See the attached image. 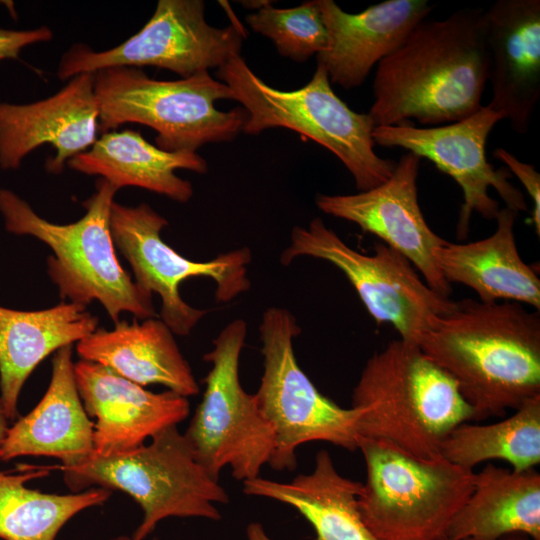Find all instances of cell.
<instances>
[{
    "label": "cell",
    "mask_w": 540,
    "mask_h": 540,
    "mask_svg": "<svg viewBox=\"0 0 540 540\" xmlns=\"http://www.w3.org/2000/svg\"><path fill=\"white\" fill-rule=\"evenodd\" d=\"M488 71L483 9L424 19L377 64L368 114L375 127L462 120L482 107Z\"/></svg>",
    "instance_id": "obj_1"
},
{
    "label": "cell",
    "mask_w": 540,
    "mask_h": 540,
    "mask_svg": "<svg viewBox=\"0 0 540 540\" xmlns=\"http://www.w3.org/2000/svg\"><path fill=\"white\" fill-rule=\"evenodd\" d=\"M418 345L454 380L476 420L540 395V315L521 303L457 301Z\"/></svg>",
    "instance_id": "obj_2"
},
{
    "label": "cell",
    "mask_w": 540,
    "mask_h": 540,
    "mask_svg": "<svg viewBox=\"0 0 540 540\" xmlns=\"http://www.w3.org/2000/svg\"><path fill=\"white\" fill-rule=\"evenodd\" d=\"M351 407L363 410L359 437L422 459L440 457L445 437L459 424L476 420L454 380L419 345L402 339L367 360Z\"/></svg>",
    "instance_id": "obj_3"
},
{
    "label": "cell",
    "mask_w": 540,
    "mask_h": 540,
    "mask_svg": "<svg viewBox=\"0 0 540 540\" xmlns=\"http://www.w3.org/2000/svg\"><path fill=\"white\" fill-rule=\"evenodd\" d=\"M117 191L100 179L95 193L83 203L85 215L59 225L40 217L13 191L0 188V213L8 232L33 236L52 250L47 271L63 302L87 306L98 301L115 323L122 312L154 318L152 294L132 280L116 257L110 214Z\"/></svg>",
    "instance_id": "obj_4"
},
{
    "label": "cell",
    "mask_w": 540,
    "mask_h": 540,
    "mask_svg": "<svg viewBox=\"0 0 540 540\" xmlns=\"http://www.w3.org/2000/svg\"><path fill=\"white\" fill-rule=\"evenodd\" d=\"M216 75L247 113L242 132L257 135L275 127L293 130L331 151L360 191L372 189L392 175L396 162L374 151L373 120L368 113L353 111L337 96L322 66H316L305 86L291 91L266 84L241 55L218 68Z\"/></svg>",
    "instance_id": "obj_5"
},
{
    "label": "cell",
    "mask_w": 540,
    "mask_h": 540,
    "mask_svg": "<svg viewBox=\"0 0 540 540\" xmlns=\"http://www.w3.org/2000/svg\"><path fill=\"white\" fill-rule=\"evenodd\" d=\"M99 132L126 123L156 131L157 147L196 152L208 143L230 142L242 132V107L219 110L215 103L233 100L230 88L209 72L178 80H156L141 68L110 67L94 72Z\"/></svg>",
    "instance_id": "obj_6"
},
{
    "label": "cell",
    "mask_w": 540,
    "mask_h": 540,
    "mask_svg": "<svg viewBox=\"0 0 540 540\" xmlns=\"http://www.w3.org/2000/svg\"><path fill=\"white\" fill-rule=\"evenodd\" d=\"M366 479L358 507L379 540H446L474 489L475 472L442 456L422 459L386 442L359 437Z\"/></svg>",
    "instance_id": "obj_7"
},
{
    "label": "cell",
    "mask_w": 540,
    "mask_h": 540,
    "mask_svg": "<svg viewBox=\"0 0 540 540\" xmlns=\"http://www.w3.org/2000/svg\"><path fill=\"white\" fill-rule=\"evenodd\" d=\"M53 468L63 471L73 492L99 486L132 497L143 511L132 540H144L169 517L220 520L215 503L229 502L225 489L195 459L177 425L154 435L148 445L126 453L92 455L74 466Z\"/></svg>",
    "instance_id": "obj_8"
},
{
    "label": "cell",
    "mask_w": 540,
    "mask_h": 540,
    "mask_svg": "<svg viewBox=\"0 0 540 540\" xmlns=\"http://www.w3.org/2000/svg\"><path fill=\"white\" fill-rule=\"evenodd\" d=\"M294 315L270 307L259 326L264 371L254 394L273 429L275 447L268 465L277 471L296 467V449L312 441L358 449L359 408H343L324 396L298 365L293 340L300 333Z\"/></svg>",
    "instance_id": "obj_9"
},
{
    "label": "cell",
    "mask_w": 540,
    "mask_h": 540,
    "mask_svg": "<svg viewBox=\"0 0 540 540\" xmlns=\"http://www.w3.org/2000/svg\"><path fill=\"white\" fill-rule=\"evenodd\" d=\"M246 335V322L235 319L213 340L212 350L204 355L212 367L203 398L183 434L195 459L217 481L226 466L236 480L258 477L275 447L272 427L258 410L254 394L246 393L240 382Z\"/></svg>",
    "instance_id": "obj_10"
},
{
    "label": "cell",
    "mask_w": 540,
    "mask_h": 540,
    "mask_svg": "<svg viewBox=\"0 0 540 540\" xmlns=\"http://www.w3.org/2000/svg\"><path fill=\"white\" fill-rule=\"evenodd\" d=\"M300 256L325 260L341 270L375 321L393 325L406 342L418 345L437 319L456 305L431 289L396 250L378 243L373 254L358 252L321 218L292 229L280 262L289 265Z\"/></svg>",
    "instance_id": "obj_11"
},
{
    "label": "cell",
    "mask_w": 540,
    "mask_h": 540,
    "mask_svg": "<svg viewBox=\"0 0 540 540\" xmlns=\"http://www.w3.org/2000/svg\"><path fill=\"white\" fill-rule=\"evenodd\" d=\"M167 225L168 221L146 203L135 207L112 203L110 228L114 246L130 264L136 284L160 296L161 320L173 334L185 336L207 311L194 308L181 298V282L194 277L210 278L216 285V301L229 302L251 286L247 270L251 252L243 247L209 261H193L162 240L160 233Z\"/></svg>",
    "instance_id": "obj_12"
},
{
    "label": "cell",
    "mask_w": 540,
    "mask_h": 540,
    "mask_svg": "<svg viewBox=\"0 0 540 540\" xmlns=\"http://www.w3.org/2000/svg\"><path fill=\"white\" fill-rule=\"evenodd\" d=\"M245 36L239 22L223 28L209 25L202 0H159L141 30L119 45L95 51L74 44L62 55L57 75L69 80L110 67L153 66L188 78L241 55Z\"/></svg>",
    "instance_id": "obj_13"
},
{
    "label": "cell",
    "mask_w": 540,
    "mask_h": 540,
    "mask_svg": "<svg viewBox=\"0 0 540 540\" xmlns=\"http://www.w3.org/2000/svg\"><path fill=\"white\" fill-rule=\"evenodd\" d=\"M501 120L503 116L486 105L467 118L439 126H377L372 138L377 145L403 148L430 160L457 182L464 199L457 224V235L462 239L474 212L488 220L496 218L500 207L489 195L490 188L497 191L505 207L516 212L528 209L523 193L509 182L510 171L495 169L486 158L488 136Z\"/></svg>",
    "instance_id": "obj_14"
},
{
    "label": "cell",
    "mask_w": 540,
    "mask_h": 540,
    "mask_svg": "<svg viewBox=\"0 0 540 540\" xmlns=\"http://www.w3.org/2000/svg\"><path fill=\"white\" fill-rule=\"evenodd\" d=\"M421 158L411 152L400 157L392 175L380 185L356 194H318L315 202L325 214L357 224L364 232L406 257L427 285L449 298L451 286L439 270L435 252L446 240L427 224L418 202Z\"/></svg>",
    "instance_id": "obj_15"
},
{
    "label": "cell",
    "mask_w": 540,
    "mask_h": 540,
    "mask_svg": "<svg viewBox=\"0 0 540 540\" xmlns=\"http://www.w3.org/2000/svg\"><path fill=\"white\" fill-rule=\"evenodd\" d=\"M99 109L94 73L69 79L54 95L28 104L0 101V168L18 169L24 158L43 144L55 155L47 171L62 173L67 162L97 140Z\"/></svg>",
    "instance_id": "obj_16"
},
{
    "label": "cell",
    "mask_w": 540,
    "mask_h": 540,
    "mask_svg": "<svg viewBox=\"0 0 540 540\" xmlns=\"http://www.w3.org/2000/svg\"><path fill=\"white\" fill-rule=\"evenodd\" d=\"M79 395L94 423L95 456L134 450L189 414V401L173 391L154 393L109 368L79 360L74 363Z\"/></svg>",
    "instance_id": "obj_17"
},
{
    "label": "cell",
    "mask_w": 540,
    "mask_h": 540,
    "mask_svg": "<svg viewBox=\"0 0 540 540\" xmlns=\"http://www.w3.org/2000/svg\"><path fill=\"white\" fill-rule=\"evenodd\" d=\"M488 104L525 134L540 97V1L498 0L484 11Z\"/></svg>",
    "instance_id": "obj_18"
},
{
    "label": "cell",
    "mask_w": 540,
    "mask_h": 540,
    "mask_svg": "<svg viewBox=\"0 0 540 540\" xmlns=\"http://www.w3.org/2000/svg\"><path fill=\"white\" fill-rule=\"evenodd\" d=\"M316 1L328 37L327 48L316 55L317 65L345 90L361 86L433 10L426 0H387L351 14L333 0Z\"/></svg>",
    "instance_id": "obj_19"
},
{
    "label": "cell",
    "mask_w": 540,
    "mask_h": 540,
    "mask_svg": "<svg viewBox=\"0 0 540 540\" xmlns=\"http://www.w3.org/2000/svg\"><path fill=\"white\" fill-rule=\"evenodd\" d=\"M94 423L79 395L72 345L52 358L49 386L39 403L11 427L0 446V459L46 456L61 460L58 467L79 464L94 454Z\"/></svg>",
    "instance_id": "obj_20"
},
{
    "label": "cell",
    "mask_w": 540,
    "mask_h": 540,
    "mask_svg": "<svg viewBox=\"0 0 540 540\" xmlns=\"http://www.w3.org/2000/svg\"><path fill=\"white\" fill-rule=\"evenodd\" d=\"M97 326L98 318L82 304L61 302L38 311L0 306V402L9 420L17 417L23 385L39 363Z\"/></svg>",
    "instance_id": "obj_21"
},
{
    "label": "cell",
    "mask_w": 540,
    "mask_h": 540,
    "mask_svg": "<svg viewBox=\"0 0 540 540\" xmlns=\"http://www.w3.org/2000/svg\"><path fill=\"white\" fill-rule=\"evenodd\" d=\"M76 349L81 359L140 386L160 384L186 398L199 392L189 363L162 320L118 321L112 330L97 328L77 342Z\"/></svg>",
    "instance_id": "obj_22"
},
{
    "label": "cell",
    "mask_w": 540,
    "mask_h": 540,
    "mask_svg": "<svg viewBox=\"0 0 540 540\" xmlns=\"http://www.w3.org/2000/svg\"><path fill=\"white\" fill-rule=\"evenodd\" d=\"M517 214L510 208H500L492 235L466 244L446 241L434 256L449 284L456 282L473 289L480 301L525 303L539 311L540 280L516 246Z\"/></svg>",
    "instance_id": "obj_23"
},
{
    "label": "cell",
    "mask_w": 540,
    "mask_h": 540,
    "mask_svg": "<svg viewBox=\"0 0 540 540\" xmlns=\"http://www.w3.org/2000/svg\"><path fill=\"white\" fill-rule=\"evenodd\" d=\"M66 165L86 175H98L118 190L139 187L180 203L191 199L193 187L175 171L204 174L208 170L206 160L197 152L165 151L129 129L102 133L88 150Z\"/></svg>",
    "instance_id": "obj_24"
},
{
    "label": "cell",
    "mask_w": 540,
    "mask_h": 540,
    "mask_svg": "<svg viewBox=\"0 0 540 540\" xmlns=\"http://www.w3.org/2000/svg\"><path fill=\"white\" fill-rule=\"evenodd\" d=\"M247 495L270 498L295 508L313 527L315 540H379L364 523L358 495L361 482L342 476L328 451L316 454L315 467L287 483L264 478L243 481Z\"/></svg>",
    "instance_id": "obj_25"
},
{
    "label": "cell",
    "mask_w": 540,
    "mask_h": 540,
    "mask_svg": "<svg viewBox=\"0 0 540 540\" xmlns=\"http://www.w3.org/2000/svg\"><path fill=\"white\" fill-rule=\"evenodd\" d=\"M522 533L540 540V474L487 464L453 518L446 540H499Z\"/></svg>",
    "instance_id": "obj_26"
},
{
    "label": "cell",
    "mask_w": 540,
    "mask_h": 540,
    "mask_svg": "<svg viewBox=\"0 0 540 540\" xmlns=\"http://www.w3.org/2000/svg\"><path fill=\"white\" fill-rule=\"evenodd\" d=\"M50 467L18 466L0 471V539L55 540L81 511L105 503L111 490L95 487L73 494L44 493L26 486L49 475Z\"/></svg>",
    "instance_id": "obj_27"
},
{
    "label": "cell",
    "mask_w": 540,
    "mask_h": 540,
    "mask_svg": "<svg viewBox=\"0 0 540 540\" xmlns=\"http://www.w3.org/2000/svg\"><path fill=\"white\" fill-rule=\"evenodd\" d=\"M440 455L471 470L494 459L508 462L515 471L534 468L540 463V395L500 422L459 424L442 441Z\"/></svg>",
    "instance_id": "obj_28"
},
{
    "label": "cell",
    "mask_w": 540,
    "mask_h": 540,
    "mask_svg": "<svg viewBox=\"0 0 540 540\" xmlns=\"http://www.w3.org/2000/svg\"><path fill=\"white\" fill-rule=\"evenodd\" d=\"M245 20L253 31L269 38L280 55L293 61L305 62L327 48V31L316 0L292 8L270 4Z\"/></svg>",
    "instance_id": "obj_29"
},
{
    "label": "cell",
    "mask_w": 540,
    "mask_h": 540,
    "mask_svg": "<svg viewBox=\"0 0 540 540\" xmlns=\"http://www.w3.org/2000/svg\"><path fill=\"white\" fill-rule=\"evenodd\" d=\"M493 156L503 162L507 169L512 172L527 190L533 202L532 221L537 232L540 235V174L531 164L520 161L504 148H496Z\"/></svg>",
    "instance_id": "obj_30"
},
{
    "label": "cell",
    "mask_w": 540,
    "mask_h": 540,
    "mask_svg": "<svg viewBox=\"0 0 540 540\" xmlns=\"http://www.w3.org/2000/svg\"><path fill=\"white\" fill-rule=\"evenodd\" d=\"M52 38L53 32L47 26L23 30L0 28V61L19 59L21 51L27 46Z\"/></svg>",
    "instance_id": "obj_31"
},
{
    "label": "cell",
    "mask_w": 540,
    "mask_h": 540,
    "mask_svg": "<svg viewBox=\"0 0 540 540\" xmlns=\"http://www.w3.org/2000/svg\"><path fill=\"white\" fill-rule=\"evenodd\" d=\"M247 540H272L258 522L250 523L246 528Z\"/></svg>",
    "instance_id": "obj_32"
},
{
    "label": "cell",
    "mask_w": 540,
    "mask_h": 540,
    "mask_svg": "<svg viewBox=\"0 0 540 540\" xmlns=\"http://www.w3.org/2000/svg\"><path fill=\"white\" fill-rule=\"evenodd\" d=\"M8 418L3 410V407L1 405V402H0V446L7 434V431L9 429V425H8Z\"/></svg>",
    "instance_id": "obj_33"
},
{
    "label": "cell",
    "mask_w": 540,
    "mask_h": 540,
    "mask_svg": "<svg viewBox=\"0 0 540 540\" xmlns=\"http://www.w3.org/2000/svg\"><path fill=\"white\" fill-rule=\"evenodd\" d=\"M243 3L242 5L245 6V7H252V8H257V10L267 6V5H270L271 2L269 1H243L241 2Z\"/></svg>",
    "instance_id": "obj_34"
},
{
    "label": "cell",
    "mask_w": 540,
    "mask_h": 540,
    "mask_svg": "<svg viewBox=\"0 0 540 540\" xmlns=\"http://www.w3.org/2000/svg\"><path fill=\"white\" fill-rule=\"evenodd\" d=\"M110 540H132V539H131V537L121 535V536L112 538V539H110ZM152 540H158V539H157V538H154V539H152Z\"/></svg>",
    "instance_id": "obj_35"
},
{
    "label": "cell",
    "mask_w": 540,
    "mask_h": 540,
    "mask_svg": "<svg viewBox=\"0 0 540 540\" xmlns=\"http://www.w3.org/2000/svg\"><path fill=\"white\" fill-rule=\"evenodd\" d=\"M465 540H472V539H465Z\"/></svg>",
    "instance_id": "obj_36"
}]
</instances>
